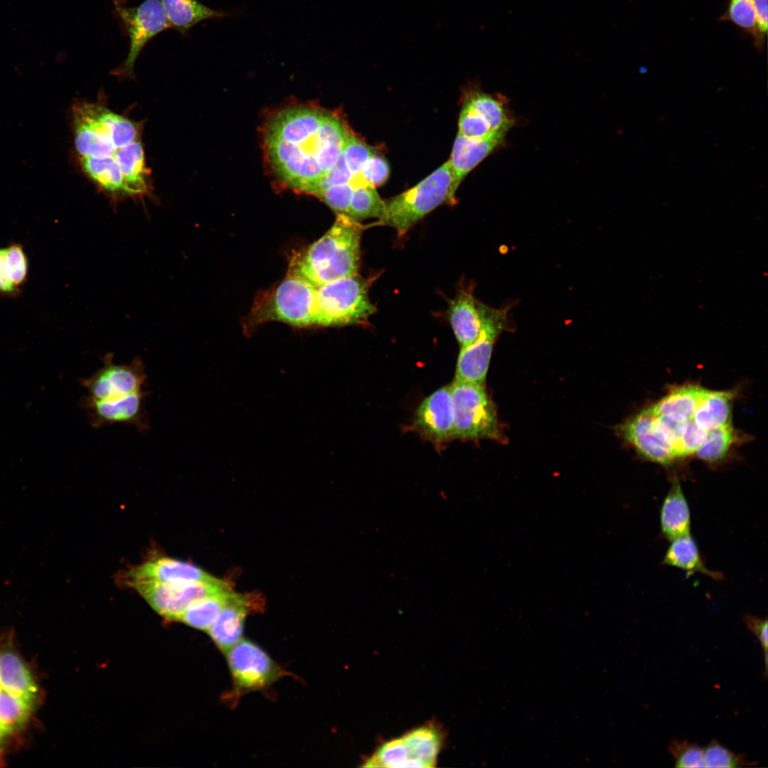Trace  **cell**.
I'll use <instances>...</instances> for the list:
<instances>
[{
	"label": "cell",
	"instance_id": "603a6c76",
	"mask_svg": "<svg viewBox=\"0 0 768 768\" xmlns=\"http://www.w3.org/2000/svg\"><path fill=\"white\" fill-rule=\"evenodd\" d=\"M690 511L677 477L664 498L660 509L661 534L669 541L690 533Z\"/></svg>",
	"mask_w": 768,
	"mask_h": 768
},
{
	"label": "cell",
	"instance_id": "4fadbf2b",
	"mask_svg": "<svg viewBox=\"0 0 768 768\" xmlns=\"http://www.w3.org/2000/svg\"><path fill=\"white\" fill-rule=\"evenodd\" d=\"M441 743V735L435 728L420 727L381 745L363 766L432 767Z\"/></svg>",
	"mask_w": 768,
	"mask_h": 768
},
{
	"label": "cell",
	"instance_id": "9c48e42d",
	"mask_svg": "<svg viewBox=\"0 0 768 768\" xmlns=\"http://www.w3.org/2000/svg\"><path fill=\"white\" fill-rule=\"evenodd\" d=\"M113 3V14L128 38L129 50L125 60L112 74L119 78H132L136 60L145 46L169 26L159 0H144L132 7L128 6L125 0H114Z\"/></svg>",
	"mask_w": 768,
	"mask_h": 768
},
{
	"label": "cell",
	"instance_id": "836d02e7",
	"mask_svg": "<svg viewBox=\"0 0 768 768\" xmlns=\"http://www.w3.org/2000/svg\"><path fill=\"white\" fill-rule=\"evenodd\" d=\"M747 762L745 757L732 752L715 741L703 749L704 767H739Z\"/></svg>",
	"mask_w": 768,
	"mask_h": 768
},
{
	"label": "cell",
	"instance_id": "e575fe53",
	"mask_svg": "<svg viewBox=\"0 0 768 768\" xmlns=\"http://www.w3.org/2000/svg\"><path fill=\"white\" fill-rule=\"evenodd\" d=\"M458 133L469 138L482 139L499 132H493L482 117L463 105L459 119Z\"/></svg>",
	"mask_w": 768,
	"mask_h": 768
},
{
	"label": "cell",
	"instance_id": "8fae6325",
	"mask_svg": "<svg viewBox=\"0 0 768 768\" xmlns=\"http://www.w3.org/2000/svg\"><path fill=\"white\" fill-rule=\"evenodd\" d=\"M512 303L499 308L486 304L483 306V325L477 339L471 345L461 348L457 361L455 380L484 386L493 353L498 336L510 329V311Z\"/></svg>",
	"mask_w": 768,
	"mask_h": 768
},
{
	"label": "cell",
	"instance_id": "ba28073f",
	"mask_svg": "<svg viewBox=\"0 0 768 768\" xmlns=\"http://www.w3.org/2000/svg\"><path fill=\"white\" fill-rule=\"evenodd\" d=\"M454 438L501 441L496 406L484 386L454 380L450 385Z\"/></svg>",
	"mask_w": 768,
	"mask_h": 768
},
{
	"label": "cell",
	"instance_id": "ab89813d",
	"mask_svg": "<svg viewBox=\"0 0 768 768\" xmlns=\"http://www.w3.org/2000/svg\"><path fill=\"white\" fill-rule=\"evenodd\" d=\"M745 622L747 628L755 635L760 642L764 654L766 671L767 669V619H762L752 615L745 616Z\"/></svg>",
	"mask_w": 768,
	"mask_h": 768
},
{
	"label": "cell",
	"instance_id": "7c38bea8",
	"mask_svg": "<svg viewBox=\"0 0 768 768\" xmlns=\"http://www.w3.org/2000/svg\"><path fill=\"white\" fill-rule=\"evenodd\" d=\"M127 585L136 590L159 614L175 621L193 603L231 590L227 582L220 579L177 583L133 582Z\"/></svg>",
	"mask_w": 768,
	"mask_h": 768
},
{
	"label": "cell",
	"instance_id": "f1b7e54d",
	"mask_svg": "<svg viewBox=\"0 0 768 768\" xmlns=\"http://www.w3.org/2000/svg\"><path fill=\"white\" fill-rule=\"evenodd\" d=\"M232 592L225 591L193 603L182 612L178 621L206 631L228 602Z\"/></svg>",
	"mask_w": 768,
	"mask_h": 768
},
{
	"label": "cell",
	"instance_id": "ac0fdd59",
	"mask_svg": "<svg viewBox=\"0 0 768 768\" xmlns=\"http://www.w3.org/2000/svg\"><path fill=\"white\" fill-rule=\"evenodd\" d=\"M506 134L496 133L482 139L457 134L449 162L452 181L447 203L456 202L455 195L464 178L479 163L505 142Z\"/></svg>",
	"mask_w": 768,
	"mask_h": 768
},
{
	"label": "cell",
	"instance_id": "484cf974",
	"mask_svg": "<svg viewBox=\"0 0 768 768\" xmlns=\"http://www.w3.org/2000/svg\"><path fill=\"white\" fill-rule=\"evenodd\" d=\"M661 563L684 570L688 575L701 573L714 580L722 579V574L709 570L700 555L696 542L690 533L670 541Z\"/></svg>",
	"mask_w": 768,
	"mask_h": 768
},
{
	"label": "cell",
	"instance_id": "e0dca14e",
	"mask_svg": "<svg viewBox=\"0 0 768 768\" xmlns=\"http://www.w3.org/2000/svg\"><path fill=\"white\" fill-rule=\"evenodd\" d=\"M259 599L250 594L232 592L228 602L206 631L223 654L242 639L246 617L262 609V603Z\"/></svg>",
	"mask_w": 768,
	"mask_h": 768
},
{
	"label": "cell",
	"instance_id": "8992f818",
	"mask_svg": "<svg viewBox=\"0 0 768 768\" xmlns=\"http://www.w3.org/2000/svg\"><path fill=\"white\" fill-rule=\"evenodd\" d=\"M452 175L449 161L410 189L385 201V210L374 225L394 228L402 236L420 219L448 201Z\"/></svg>",
	"mask_w": 768,
	"mask_h": 768
},
{
	"label": "cell",
	"instance_id": "83f0119b",
	"mask_svg": "<svg viewBox=\"0 0 768 768\" xmlns=\"http://www.w3.org/2000/svg\"><path fill=\"white\" fill-rule=\"evenodd\" d=\"M750 439V436L740 432L730 423L708 431L705 439L695 454L707 464H717L727 457L734 447Z\"/></svg>",
	"mask_w": 768,
	"mask_h": 768
},
{
	"label": "cell",
	"instance_id": "52a82bcc",
	"mask_svg": "<svg viewBox=\"0 0 768 768\" xmlns=\"http://www.w3.org/2000/svg\"><path fill=\"white\" fill-rule=\"evenodd\" d=\"M368 280L358 274L316 287L314 326L363 323L375 311Z\"/></svg>",
	"mask_w": 768,
	"mask_h": 768
},
{
	"label": "cell",
	"instance_id": "30bf717a",
	"mask_svg": "<svg viewBox=\"0 0 768 768\" xmlns=\"http://www.w3.org/2000/svg\"><path fill=\"white\" fill-rule=\"evenodd\" d=\"M233 680L226 700L235 705L245 694L266 688L285 672L257 644L242 639L225 654Z\"/></svg>",
	"mask_w": 768,
	"mask_h": 768
},
{
	"label": "cell",
	"instance_id": "3957f363",
	"mask_svg": "<svg viewBox=\"0 0 768 768\" xmlns=\"http://www.w3.org/2000/svg\"><path fill=\"white\" fill-rule=\"evenodd\" d=\"M45 697L38 666L23 654L14 631H0V766L28 742Z\"/></svg>",
	"mask_w": 768,
	"mask_h": 768
},
{
	"label": "cell",
	"instance_id": "277c9868",
	"mask_svg": "<svg viewBox=\"0 0 768 768\" xmlns=\"http://www.w3.org/2000/svg\"><path fill=\"white\" fill-rule=\"evenodd\" d=\"M363 230L359 221L336 214L320 238L291 257L287 274L315 287L357 274Z\"/></svg>",
	"mask_w": 768,
	"mask_h": 768
},
{
	"label": "cell",
	"instance_id": "ffe728a7",
	"mask_svg": "<svg viewBox=\"0 0 768 768\" xmlns=\"http://www.w3.org/2000/svg\"><path fill=\"white\" fill-rule=\"evenodd\" d=\"M125 582L177 583L209 582L218 578L193 564L168 557L154 558L129 570Z\"/></svg>",
	"mask_w": 768,
	"mask_h": 768
},
{
	"label": "cell",
	"instance_id": "6da1fadb",
	"mask_svg": "<svg viewBox=\"0 0 768 768\" xmlns=\"http://www.w3.org/2000/svg\"><path fill=\"white\" fill-rule=\"evenodd\" d=\"M70 114L75 152L85 175L113 203L150 196L142 123L113 112L100 98L74 102Z\"/></svg>",
	"mask_w": 768,
	"mask_h": 768
},
{
	"label": "cell",
	"instance_id": "8d00e7d4",
	"mask_svg": "<svg viewBox=\"0 0 768 768\" xmlns=\"http://www.w3.org/2000/svg\"><path fill=\"white\" fill-rule=\"evenodd\" d=\"M669 750L676 760V767H704L703 749L697 745L676 740L669 745Z\"/></svg>",
	"mask_w": 768,
	"mask_h": 768
},
{
	"label": "cell",
	"instance_id": "cb8c5ba5",
	"mask_svg": "<svg viewBox=\"0 0 768 768\" xmlns=\"http://www.w3.org/2000/svg\"><path fill=\"white\" fill-rule=\"evenodd\" d=\"M169 28H172L182 36L201 23L210 19H219L226 17L228 13L211 9L198 0H159Z\"/></svg>",
	"mask_w": 768,
	"mask_h": 768
},
{
	"label": "cell",
	"instance_id": "4dcf8cb0",
	"mask_svg": "<svg viewBox=\"0 0 768 768\" xmlns=\"http://www.w3.org/2000/svg\"><path fill=\"white\" fill-rule=\"evenodd\" d=\"M4 265L9 281L21 292L28 276V260L22 244L12 242L4 247Z\"/></svg>",
	"mask_w": 768,
	"mask_h": 768
},
{
	"label": "cell",
	"instance_id": "d6986e66",
	"mask_svg": "<svg viewBox=\"0 0 768 768\" xmlns=\"http://www.w3.org/2000/svg\"><path fill=\"white\" fill-rule=\"evenodd\" d=\"M413 425L423 437L435 443L454 438L450 385L439 388L422 402L416 411Z\"/></svg>",
	"mask_w": 768,
	"mask_h": 768
},
{
	"label": "cell",
	"instance_id": "7a4b0ae2",
	"mask_svg": "<svg viewBox=\"0 0 768 768\" xmlns=\"http://www.w3.org/2000/svg\"><path fill=\"white\" fill-rule=\"evenodd\" d=\"M349 131L339 117L321 108L280 110L263 132L267 164L285 187L312 195L338 161Z\"/></svg>",
	"mask_w": 768,
	"mask_h": 768
},
{
	"label": "cell",
	"instance_id": "d6a6232c",
	"mask_svg": "<svg viewBox=\"0 0 768 768\" xmlns=\"http://www.w3.org/2000/svg\"><path fill=\"white\" fill-rule=\"evenodd\" d=\"M375 154L372 148L349 131L341 156L352 174L361 171L367 161Z\"/></svg>",
	"mask_w": 768,
	"mask_h": 768
},
{
	"label": "cell",
	"instance_id": "5b68a950",
	"mask_svg": "<svg viewBox=\"0 0 768 768\" xmlns=\"http://www.w3.org/2000/svg\"><path fill=\"white\" fill-rule=\"evenodd\" d=\"M316 287L296 277H286L255 302L245 329L269 321L304 328L314 326Z\"/></svg>",
	"mask_w": 768,
	"mask_h": 768
},
{
	"label": "cell",
	"instance_id": "2e32d148",
	"mask_svg": "<svg viewBox=\"0 0 768 768\" xmlns=\"http://www.w3.org/2000/svg\"><path fill=\"white\" fill-rule=\"evenodd\" d=\"M617 432L644 459L668 466L678 458L659 430L650 407L617 426Z\"/></svg>",
	"mask_w": 768,
	"mask_h": 768
},
{
	"label": "cell",
	"instance_id": "7402d4cb",
	"mask_svg": "<svg viewBox=\"0 0 768 768\" xmlns=\"http://www.w3.org/2000/svg\"><path fill=\"white\" fill-rule=\"evenodd\" d=\"M705 388L694 383L671 387L657 402L650 406L655 416L681 425L692 420Z\"/></svg>",
	"mask_w": 768,
	"mask_h": 768
},
{
	"label": "cell",
	"instance_id": "74e56055",
	"mask_svg": "<svg viewBox=\"0 0 768 768\" xmlns=\"http://www.w3.org/2000/svg\"><path fill=\"white\" fill-rule=\"evenodd\" d=\"M389 171L387 161L381 156L375 154L367 161L357 174L363 185L375 188L385 182Z\"/></svg>",
	"mask_w": 768,
	"mask_h": 768
},
{
	"label": "cell",
	"instance_id": "f35d334b",
	"mask_svg": "<svg viewBox=\"0 0 768 768\" xmlns=\"http://www.w3.org/2000/svg\"><path fill=\"white\" fill-rule=\"evenodd\" d=\"M767 1L752 0L756 19L753 44L759 53L763 51L767 35Z\"/></svg>",
	"mask_w": 768,
	"mask_h": 768
},
{
	"label": "cell",
	"instance_id": "60d3db41",
	"mask_svg": "<svg viewBox=\"0 0 768 768\" xmlns=\"http://www.w3.org/2000/svg\"><path fill=\"white\" fill-rule=\"evenodd\" d=\"M20 293L6 277L4 265V247L0 248V296L16 297Z\"/></svg>",
	"mask_w": 768,
	"mask_h": 768
},
{
	"label": "cell",
	"instance_id": "1f68e13d",
	"mask_svg": "<svg viewBox=\"0 0 768 768\" xmlns=\"http://www.w3.org/2000/svg\"><path fill=\"white\" fill-rule=\"evenodd\" d=\"M718 21L730 22L753 38L756 19L752 0H728L726 9Z\"/></svg>",
	"mask_w": 768,
	"mask_h": 768
},
{
	"label": "cell",
	"instance_id": "5bb4252c",
	"mask_svg": "<svg viewBox=\"0 0 768 768\" xmlns=\"http://www.w3.org/2000/svg\"><path fill=\"white\" fill-rule=\"evenodd\" d=\"M102 361V367L90 377L81 380L88 397L109 400L143 390L147 375L139 357L134 358L129 364H117L114 362V353H107Z\"/></svg>",
	"mask_w": 768,
	"mask_h": 768
},
{
	"label": "cell",
	"instance_id": "d4e9b609",
	"mask_svg": "<svg viewBox=\"0 0 768 768\" xmlns=\"http://www.w3.org/2000/svg\"><path fill=\"white\" fill-rule=\"evenodd\" d=\"M736 391H713L706 389L692 420L705 432L731 422L732 407Z\"/></svg>",
	"mask_w": 768,
	"mask_h": 768
},
{
	"label": "cell",
	"instance_id": "4316f807",
	"mask_svg": "<svg viewBox=\"0 0 768 768\" xmlns=\"http://www.w3.org/2000/svg\"><path fill=\"white\" fill-rule=\"evenodd\" d=\"M464 105L482 117L494 132L507 134L514 124L513 116L501 97L474 90L466 96Z\"/></svg>",
	"mask_w": 768,
	"mask_h": 768
},
{
	"label": "cell",
	"instance_id": "d590c367",
	"mask_svg": "<svg viewBox=\"0 0 768 768\" xmlns=\"http://www.w3.org/2000/svg\"><path fill=\"white\" fill-rule=\"evenodd\" d=\"M706 434L707 432L700 428L693 420L686 422L675 446L677 458L695 454L705 439Z\"/></svg>",
	"mask_w": 768,
	"mask_h": 768
},
{
	"label": "cell",
	"instance_id": "9a60e30c",
	"mask_svg": "<svg viewBox=\"0 0 768 768\" xmlns=\"http://www.w3.org/2000/svg\"><path fill=\"white\" fill-rule=\"evenodd\" d=\"M148 392L141 390L122 398L96 400L88 396L80 400L91 426L98 429L114 424L134 426L141 432H147L149 420L145 409Z\"/></svg>",
	"mask_w": 768,
	"mask_h": 768
},
{
	"label": "cell",
	"instance_id": "44dd1931",
	"mask_svg": "<svg viewBox=\"0 0 768 768\" xmlns=\"http://www.w3.org/2000/svg\"><path fill=\"white\" fill-rule=\"evenodd\" d=\"M484 304L475 298L471 285L460 289L451 301L449 319L461 348L471 345L479 337L483 325Z\"/></svg>",
	"mask_w": 768,
	"mask_h": 768
},
{
	"label": "cell",
	"instance_id": "f546056e",
	"mask_svg": "<svg viewBox=\"0 0 768 768\" xmlns=\"http://www.w3.org/2000/svg\"><path fill=\"white\" fill-rule=\"evenodd\" d=\"M384 210L385 201L381 199L375 188L361 186L353 189L347 215L360 222L370 218L378 219Z\"/></svg>",
	"mask_w": 768,
	"mask_h": 768
}]
</instances>
